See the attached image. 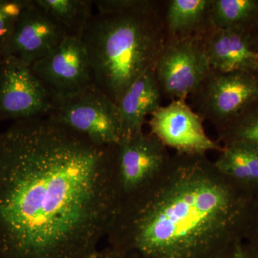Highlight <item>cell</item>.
Segmentation results:
<instances>
[{"instance_id": "obj_4", "label": "cell", "mask_w": 258, "mask_h": 258, "mask_svg": "<svg viewBox=\"0 0 258 258\" xmlns=\"http://www.w3.org/2000/svg\"><path fill=\"white\" fill-rule=\"evenodd\" d=\"M101 145L121 142V122L116 103L96 84L57 103L48 115Z\"/></svg>"}, {"instance_id": "obj_19", "label": "cell", "mask_w": 258, "mask_h": 258, "mask_svg": "<svg viewBox=\"0 0 258 258\" xmlns=\"http://www.w3.org/2000/svg\"><path fill=\"white\" fill-rule=\"evenodd\" d=\"M30 3L31 0H0V62L7 57L17 23Z\"/></svg>"}, {"instance_id": "obj_8", "label": "cell", "mask_w": 258, "mask_h": 258, "mask_svg": "<svg viewBox=\"0 0 258 258\" xmlns=\"http://www.w3.org/2000/svg\"><path fill=\"white\" fill-rule=\"evenodd\" d=\"M53 106L31 66L11 56L0 62V120L47 117Z\"/></svg>"}, {"instance_id": "obj_14", "label": "cell", "mask_w": 258, "mask_h": 258, "mask_svg": "<svg viewBox=\"0 0 258 258\" xmlns=\"http://www.w3.org/2000/svg\"><path fill=\"white\" fill-rule=\"evenodd\" d=\"M213 0H169L165 2L166 39L205 37L214 28Z\"/></svg>"}, {"instance_id": "obj_9", "label": "cell", "mask_w": 258, "mask_h": 258, "mask_svg": "<svg viewBox=\"0 0 258 258\" xmlns=\"http://www.w3.org/2000/svg\"><path fill=\"white\" fill-rule=\"evenodd\" d=\"M171 154L151 133H145L116 145L115 169L120 203L147 187L166 167Z\"/></svg>"}, {"instance_id": "obj_11", "label": "cell", "mask_w": 258, "mask_h": 258, "mask_svg": "<svg viewBox=\"0 0 258 258\" xmlns=\"http://www.w3.org/2000/svg\"><path fill=\"white\" fill-rule=\"evenodd\" d=\"M66 37L60 27L31 0L17 23L7 57L31 66L50 55Z\"/></svg>"}, {"instance_id": "obj_17", "label": "cell", "mask_w": 258, "mask_h": 258, "mask_svg": "<svg viewBox=\"0 0 258 258\" xmlns=\"http://www.w3.org/2000/svg\"><path fill=\"white\" fill-rule=\"evenodd\" d=\"M214 28L249 32L258 24V0H213Z\"/></svg>"}, {"instance_id": "obj_1", "label": "cell", "mask_w": 258, "mask_h": 258, "mask_svg": "<svg viewBox=\"0 0 258 258\" xmlns=\"http://www.w3.org/2000/svg\"><path fill=\"white\" fill-rule=\"evenodd\" d=\"M115 152L47 116L0 132V258H91L120 205Z\"/></svg>"}, {"instance_id": "obj_16", "label": "cell", "mask_w": 258, "mask_h": 258, "mask_svg": "<svg viewBox=\"0 0 258 258\" xmlns=\"http://www.w3.org/2000/svg\"><path fill=\"white\" fill-rule=\"evenodd\" d=\"M61 29L66 37L82 38L93 15L91 0H34Z\"/></svg>"}, {"instance_id": "obj_22", "label": "cell", "mask_w": 258, "mask_h": 258, "mask_svg": "<svg viewBox=\"0 0 258 258\" xmlns=\"http://www.w3.org/2000/svg\"><path fill=\"white\" fill-rule=\"evenodd\" d=\"M249 38L254 50L258 52V24L249 32Z\"/></svg>"}, {"instance_id": "obj_23", "label": "cell", "mask_w": 258, "mask_h": 258, "mask_svg": "<svg viewBox=\"0 0 258 258\" xmlns=\"http://www.w3.org/2000/svg\"><path fill=\"white\" fill-rule=\"evenodd\" d=\"M254 203H255L256 207H257L258 208V195L255 198H254Z\"/></svg>"}, {"instance_id": "obj_21", "label": "cell", "mask_w": 258, "mask_h": 258, "mask_svg": "<svg viewBox=\"0 0 258 258\" xmlns=\"http://www.w3.org/2000/svg\"><path fill=\"white\" fill-rule=\"evenodd\" d=\"M91 258H123L119 254L115 252L113 249L109 247H106L104 249H99L93 254Z\"/></svg>"}, {"instance_id": "obj_20", "label": "cell", "mask_w": 258, "mask_h": 258, "mask_svg": "<svg viewBox=\"0 0 258 258\" xmlns=\"http://www.w3.org/2000/svg\"><path fill=\"white\" fill-rule=\"evenodd\" d=\"M242 244L251 258H258V208H254L244 232Z\"/></svg>"}, {"instance_id": "obj_6", "label": "cell", "mask_w": 258, "mask_h": 258, "mask_svg": "<svg viewBox=\"0 0 258 258\" xmlns=\"http://www.w3.org/2000/svg\"><path fill=\"white\" fill-rule=\"evenodd\" d=\"M191 96L197 113L219 130L258 99V74L211 70Z\"/></svg>"}, {"instance_id": "obj_12", "label": "cell", "mask_w": 258, "mask_h": 258, "mask_svg": "<svg viewBox=\"0 0 258 258\" xmlns=\"http://www.w3.org/2000/svg\"><path fill=\"white\" fill-rule=\"evenodd\" d=\"M204 40L211 70L258 74V52L248 32L214 28Z\"/></svg>"}, {"instance_id": "obj_5", "label": "cell", "mask_w": 258, "mask_h": 258, "mask_svg": "<svg viewBox=\"0 0 258 258\" xmlns=\"http://www.w3.org/2000/svg\"><path fill=\"white\" fill-rule=\"evenodd\" d=\"M204 38L166 39L154 67L163 96L186 101L201 86L211 71Z\"/></svg>"}, {"instance_id": "obj_18", "label": "cell", "mask_w": 258, "mask_h": 258, "mask_svg": "<svg viewBox=\"0 0 258 258\" xmlns=\"http://www.w3.org/2000/svg\"><path fill=\"white\" fill-rule=\"evenodd\" d=\"M217 132L224 145L243 144L258 148V99Z\"/></svg>"}, {"instance_id": "obj_3", "label": "cell", "mask_w": 258, "mask_h": 258, "mask_svg": "<svg viewBox=\"0 0 258 258\" xmlns=\"http://www.w3.org/2000/svg\"><path fill=\"white\" fill-rule=\"evenodd\" d=\"M154 0H97L85 29L97 87L118 103L127 88L154 69L166 40L165 4Z\"/></svg>"}, {"instance_id": "obj_10", "label": "cell", "mask_w": 258, "mask_h": 258, "mask_svg": "<svg viewBox=\"0 0 258 258\" xmlns=\"http://www.w3.org/2000/svg\"><path fill=\"white\" fill-rule=\"evenodd\" d=\"M150 133L166 148L185 154H207L222 150V145L205 133L204 119L184 100H174L150 115Z\"/></svg>"}, {"instance_id": "obj_25", "label": "cell", "mask_w": 258, "mask_h": 258, "mask_svg": "<svg viewBox=\"0 0 258 258\" xmlns=\"http://www.w3.org/2000/svg\"><path fill=\"white\" fill-rule=\"evenodd\" d=\"M91 257H92V256H91Z\"/></svg>"}, {"instance_id": "obj_7", "label": "cell", "mask_w": 258, "mask_h": 258, "mask_svg": "<svg viewBox=\"0 0 258 258\" xmlns=\"http://www.w3.org/2000/svg\"><path fill=\"white\" fill-rule=\"evenodd\" d=\"M31 69L54 103L95 84L87 50L78 37H66L50 55L32 64Z\"/></svg>"}, {"instance_id": "obj_15", "label": "cell", "mask_w": 258, "mask_h": 258, "mask_svg": "<svg viewBox=\"0 0 258 258\" xmlns=\"http://www.w3.org/2000/svg\"><path fill=\"white\" fill-rule=\"evenodd\" d=\"M217 160L218 170L251 196L258 195V148L243 144L222 146Z\"/></svg>"}, {"instance_id": "obj_24", "label": "cell", "mask_w": 258, "mask_h": 258, "mask_svg": "<svg viewBox=\"0 0 258 258\" xmlns=\"http://www.w3.org/2000/svg\"><path fill=\"white\" fill-rule=\"evenodd\" d=\"M226 256H227V255H226ZM226 256H225V257H224V258H225V257H226Z\"/></svg>"}, {"instance_id": "obj_2", "label": "cell", "mask_w": 258, "mask_h": 258, "mask_svg": "<svg viewBox=\"0 0 258 258\" xmlns=\"http://www.w3.org/2000/svg\"><path fill=\"white\" fill-rule=\"evenodd\" d=\"M254 208L207 154L176 152L157 179L120 202L106 239L123 258H224Z\"/></svg>"}, {"instance_id": "obj_13", "label": "cell", "mask_w": 258, "mask_h": 258, "mask_svg": "<svg viewBox=\"0 0 258 258\" xmlns=\"http://www.w3.org/2000/svg\"><path fill=\"white\" fill-rule=\"evenodd\" d=\"M162 97L154 69L148 71L127 88L117 103L121 122V142L144 133L147 117L161 106Z\"/></svg>"}]
</instances>
